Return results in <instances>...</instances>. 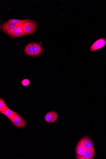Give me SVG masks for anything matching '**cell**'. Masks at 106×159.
Wrapping results in <instances>:
<instances>
[{
  "mask_svg": "<svg viewBox=\"0 0 106 159\" xmlns=\"http://www.w3.org/2000/svg\"><path fill=\"white\" fill-rule=\"evenodd\" d=\"M37 27L36 23L30 20H27L25 22L23 23L22 28L25 33L28 34H31L34 32Z\"/></svg>",
  "mask_w": 106,
  "mask_h": 159,
  "instance_id": "1",
  "label": "cell"
},
{
  "mask_svg": "<svg viewBox=\"0 0 106 159\" xmlns=\"http://www.w3.org/2000/svg\"><path fill=\"white\" fill-rule=\"evenodd\" d=\"M23 23H21L18 27L16 28L13 30L6 32V33L13 38H17L28 35L25 33L23 30L22 26Z\"/></svg>",
  "mask_w": 106,
  "mask_h": 159,
  "instance_id": "2",
  "label": "cell"
},
{
  "mask_svg": "<svg viewBox=\"0 0 106 159\" xmlns=\"http://www.w3.org/2000/svg\"><path fill=\"white\" fill-rule=\"evenodd\" d=\"M106 45V39L104 38H101L94 42L90 47V50L91 52H95L100 49Z\"/></svg>",
  "mask_w": 106,
  "mask_h": 159,
  "instance_id": "3",
  "label": "cell"
},
{
  "mask_svg": "<svg viewBox=\"0 0 106 159\" xmlns=\"http://www.w3.org/2000/svg\"><path fill=\"white\" fill-rule=\"evenodd\" d=\"M87 149L83 138L81 139L78 143L76 147V152L77 155L79 156H83Z\"/></svg>",
  "mask_w": 106,
  "mask_h": 159,
  "instance_id": "4",
  "label": "cell"
},
{
  "mask_svg": "<svg viewBox=\"0 0 106 159\" xmlns=\"http://www.w3.org/2000/svg\"><path fill=\"white\" fill-rule=\"evenodd\" d=\"M58 118L57 113L51 111L47 113L45 117V121L48 123H52L56 121Z\"/></svg>",
  "mask_w": 106,
  "mask_h": 159,
  "instance_id": "5",
  "label": "cell"
},
{
  "mask_svg": "<svg viewBox=\"0 0 106 159\" xmlns=\"http://www.w3.org/2000/svg\"><path fill=\"white\" fill-rule=\"evenodd\" d=\"M11 121L14 125L19 128H24L26 126V121L21 117L16 118Z\"/></svg>",
  "mask_w": 106,
  "mask_h": 159,
  "instance_id": "6",
  "label": "cell"
},
{
  "mask_svg": "<svg viewBox=\"0 0 106 159\" xmlns=\"http://www.w3.org/2000/svg\"><path fill=\"white\" fill-rule=\"evenodd\" d=\"M19 24H14L9 21L3 24L1 26V29L4 32L8 31H11L18 27Z\"/></svg>",
  "mask_w": 106,
  "mask_h": 159,
  "instance_id": "7",
  "label": "cell"
},
{
  "mask_svg": "<svg viewBox=\"0 0 106 159\" xmlns=\"http://www.w3.org/2000/svg\"><path fill=\"white\" fill-rule=\"evenodd\" d=\"M1 113L4 115L10 120L11 121L16 118L21 117L17 113L8 108L5 112H2Z\"/></svg>",
  "mask_w": 106,
  "mask_h": 159,
  "instance_id": "8",
  "label": "cell"
},
{
  "mask_svg": "<svg viewBox=\"0 0 106 159\" xmlns=\"http://www.w3.org/2000/svg\"><path fill=\"white\" fill-rule=\"evenodd\" d=\"M83 138L86 148L91 150L92 153H95V147L91 139L88 137H85Z\"/></svg>",
  "mask_w": 106,
  "mask_h": 159,
  "instance_id": "9",
  "label": "cell"
},
{
  "mask_svg": "<svg viewBox=\"0 0 106 159\" xmlns=\"http://www.w3.org/2000/svg\"><path fill=\"white\" fill-rule=\"evenodd\" d=\"M95 154L92 153L90 150L87 149L83 156H79L77 155V158L78 159H92L95 157Z\"/></svg>",
  "mask_w": 106,
  "mask_h": 159,
  "instance_id": "10",
  "label": "cell"
},
{
  "mask_svg": "<svg viewBox=\"0 0 106 159\" xmlns=\"http://www.w3.org/2000/svg\"><path fill=\"white\" fill-rule=\"evenodd\" d=\"M34 52V56H37L40 55L42 51V48L40 44L37 43H32Z\"/></svg>",
  "mask_w": 106,
  "mask_h": 159,
  "instance_id": "11",
  "label": "cell"
},
{
  "mask_svg": "<svg viewBox=\"0 0 106 159\" xmlns=\"http://www.w3.org/2000/svg\"><path fill=\"white\" fill-rule=\"evenodd\" d=\"M25 52L29 56H34V52L33 47L32 43H30L26 45L25 48Z\"/></svg>",
  "mask_w": 106,
  "mask_h": 159,
  "instance_id": "12",
  "label": "cell"
},
{
  "mask_svg": "<svg viewBox=\"0 0 106 159\" xmlns=\"http://www.w3.org/2000/svg\"><path fill=\"white\" fill-rule=\"evenodd\" d=\"M4 101L1 98H0V112H5L8 109Z\"/></svg>",
  "mask_w": 106,
  "mask_h": 159,
  "instance_id": "13",
  "label": "cell"
},
{
  "mask_svg": "<svg viewBox=\"0 0 106 159\" xmlns=\"http://www.w3.org/2000/svg\"><path fill=\"white\" fill-rule=\"evenodd\" d=\"M27 20V19L24 20H20L16 19H11L9 20V21L11 23L14 24H19L21 23H24Z\"/></svg>",
  "mask_w": 106,
  "mask_h": 159,
  "instance_id": "14",
  "label": "cell"
},
{
  "mask_svg": "<svg viewBox=\"0 0 106 159\" xmlns=\"http://www.w3.org/2000/svg\"><path fill=\"white\" fill-rule=\"evenodd\" d=\"M21 83L22 85L23 86H28L30 84V81L28 79H23V80L21 81Z\"/></svg>",
  "mask_w": 106,
  "mask_h": 159,
  "instance_id": "15",
  "label": "cell"
}]
</instances>
